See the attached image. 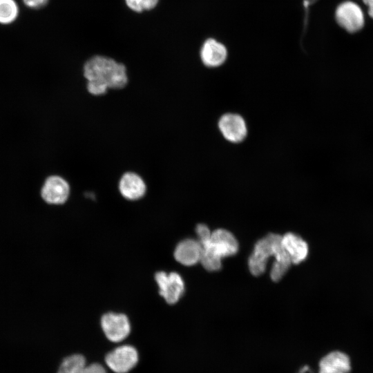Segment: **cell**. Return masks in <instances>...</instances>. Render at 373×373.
I'll return each mask as SVG.
<instances>
[{
    "mask_svg": "<svg viewBox=\"0 0 373 373\" xmlns=\"http://www.w3.org/2000/svg\"><path fill=\"white\" fill-rule=\"evenodd\" d=\"M83 75L86 80V88L94 97L105 95L108 90H122L128 82L124 64L102 55H96L86 61Z\"/></svg>",
    "mask_w": 373,
    "mask_h": 373,
    "instance_id": "obj_1",
    "label": "cell"
},
{
    "mask_svg": "<svg viewBox=\"0 0 373 373\" xmlns=\"http://www.w3.org/2000/svg\"><path fill=\"white\" fill-rule=\"evenodd\" d=\"M200 243L202 247L200 262L205 269L210 271L219 270L222 267V259L235 255L238 250L235 236L223 229L213 231L207 240Z\"/></svg>",
    "mask_w": 373,
    "mask_h": 373,
    "instance_id": "obj_2",
    "label": "cell"
},
{
    "mask_svg": "<svg viewBox=\"0 0 373 373\" xmlns=\"http://www.w3.org/2000/svg\"><path fill=\"white\" fill-rule=\"evenodd\" d=\"M273 256L275 262L287 263L290 258L281 244V236L269 233L259 240L255 245L249 258L248 265L254 276L261 275L266 269L268 259Z\"/></svg>",
    "mask_w": 373,
    "mask_h": 373,
    "instance_id": "obj_3",
    "label": "cell"
},
{
    "mask_svg": "<svg viewBox=\"0 0 373 373\" xmlns=\"http://www.w3.org/2000/svg\"><path fill=\"white\" fill-rule=\"evenodd\" d=\"M366 12L358 2L345 0L340 2L334 10L336 23L348 33L361 31L366 22Z\"/></svg>",
    "mask_w": 373,
    "mask_h": 373,
    "instance_id": "obj_4",
    "label": "cell"
},
{
    "mask_svg": "<svg viewBox=\"0 0 373 373\" xmlns=\"http://www.w3.org/2000/svg\"><path fill=\"white\" fill-rule=\"evenodd\" d=\"M218 128L222 137L229 142H242L248 133L246 121L242 115L235 113L222 115L218 121Z\"/></svg>",
    "mask_w": 373,
    "mask_h": 373,
    "instance_id": "obj_5",
    "label": "cell"
},
{
    "mask_svg": "<svg viewBox=\"0 0 373 373\" xmlns=\"http://www.w3.org/2000/svg\"><path fill=\"white\" fill-rule=\"evenodd\" d=\"M139 354L137 350L129 345L119 346L108 352L105 357L107 366L115 373H126L137 363Z\"/></svg>",
    "mask_w": 373,
    "mask_h": 373,
    "instance_id": "obj_6",
    "label": "cell"
},
{
    "mask_svg": "<svg viewBox=\"0 0 373 373\" xmlns=\"http://www.w3.org/2000/svg\"><path fill=\"white\" fill-rule=\"evenodd\" d=\"M155 279L160 289V294L169 304H175L181 298L184 290V281L176 272L169 274L158 271L155 275Z\"/></svg>",
    "mask_w": 373,
    "mask_h": 373,
    "instance_id": "obj_7",
    "label": "cell"
},
{
    "mask_svg": "<svg viewBox=\"0 0 373 373\" xmlns=\"http://www.w3.org/2000/svg\"><path fill=\"white\" fill-rule=\"evenodd\" d=\"M101 326L106 337L114 343L122 341L131 332L130 322L123 314H105L102 317Z\"/></svg>",
    "mask_w": 373,
    "mask_h": 373,
    "instance_id": "obj_8",
    "label": "cell"
},
{
    "mask_svg": "<svg viewBox=\"0 0 373 373\" xmlns=\"http://www.w3.org/2000/svg\"><path fill=\"white\" fill-rule=\"evenodd\" d=\"M202 63L208 68H218L223 65L228 57L226 46L214 38H209L202 44L200 50Z\"/></svg>",
    "mask_w": 373,
    "mask_h": 373,
    "instance_id": "obj_9",
    "label": "cell"
},
{
    "mask_svg": "<svg viewBox=\"0 0 373 373\" xmlns=\"http://www.w3.org/2000/svg\"><path fill=\"white\" fill-rule=\"evenodd\" d=\"M146 184L144 178L135 171H126L118 182V189L122 196L128 200H137L144 197L146 192Z\"/></svg>",
    "mask_w": 373,
    "mask_h": 373,
    "instance_id": "obj_10",
    "label": "cell"
},
{
    "mask_svg": "<svg viewBox=\"0 0 373 373\" xmlns=\"http://www.w3.org/2000/svg\"><path fill=\"white\" fill-rule=\"evenodd\" d=\"M42 198L49 204H61L66 202L70 194V186L61 177H49L41 189Z\"/></svg>",
    "mask_w": 373,
    "mask_h": 373,
    "instance_id": "obj_11",
    "label": "cell"
},
{
    "mask_svg": "<svg viewBox=\"0 0 373 373\" xmlns=\"http://www.w3.org/2000/svg\"><path fill=\"white\" fill-rule=\"evenodd\" d=\"M350 370L349 356L338 350L325 354L317 363V373H349Z\"/></svg>",
    "mask_w": 373,
    "mask_h": 373,
    "instance_id": "obj_12",
    "label": "cell"
},
{
    "mask_svg": "<svg viewBox=\"0 0 373 373\" xmlns=\"http://www.w3.org/2000/svg\"><path fill=\"white\" fill-rule=\"evenodd\" d=\"M173 255L180 264L192 266L200 261L202 247L198 240L186 238L177 245Z\"/></svg>",
    "mask_w": 373,
    "mask_h": 373,
    "instance_id": "obj_13",
    "label": "cell"
},
{
    "mask_svg": "<svg viewBox=\"0 0 373 373\" xmlns=\"http://www.w3.org/2000/svg\"><path fill=\"white\" fill-rule=\"evenodd\" d=\"M281 244L289 256L291 263L299 264L307 256L308 245L307 242L298 235L287 233L281 236Z\"/></svg>",
    "mask_w": 373,
    "mask_h": 373,
    "instance_id": "obj_14",
    "label": "cell"
},
{
    "mask_svg": "<svg viewBox=\"0 0 373 373\" xmlns=\"http://www.w3.org/2000/svg\"><path fill=\"white\" fill-rule=\"evenodd\" d=\"M86 359L82 354H73L65 358L57 373H84L86 368Z\"/></svg>",
    "mask_w": 373,
    "mask_h": 373,
    "instance_id": "obj_15",
    "label": "cell"
},
{
    "mask_svg": "<svg viewBox=\"0 0 373 373\" xmlns=\"http://www.w3.org/2000/svg\"><path fill=\"white\" fill-rule=\"evenodd\" d=\"M19 8L15 0H0V23L9 24L16 20Z\"/></svg>",
    "mask_w": 373,
    "mask_h": 373,
    "instance_id": "obj_16",
    "label": "cell"
},
{
    "mask_svg": "<svg viewBox=\"0 0 373 373\" xmlns=\"http://www.w3.org/2000/svg\"><path fill=\"white\" fill-rule=\"evenodd\" d=\"M158 1L159 0H125L127 6L137 12L153 9Z\"/></svg>",
    "mask_w": 373,
    "mask_h": 373,
    "instance_id": "obj_17",
    "label": "cell"
},
{
    "mask_svg": "<svg viewBox=\"0 0 373 373\" xmlns=\"http://www.w3.org/2000/svg\"><path fill=\"white\" fill-rule=\"evenodd\" d=\"M198 240L200 242L207 240L211 236V231L208 227L204 224H199L195 229Z\"/></svg>",
    "mask_w": 373,
    "mask_h": 373,
    "instance_id": "obj_18",
    "label": "cell"
},
{
    "mask_svg": "<svg viewBox=\"0 0 373 373\" xmlns=\"http://www.w3.org/2000/svg\"><path fill=\"white\" fill-rule=\"evenodd\" d=\"M49 0H23V3L29 8L39 9L48 2Z\"/></svg>",
    "mask_w": 373,
    "mask_h": 373,
    "instance_id": "obj_19",
    "label": "cell"
},
{
    "mask_svg": "<svg viewBox=\"0 0 373 373\" xmlns=\"http://www.w3.org/2000/svg\"><path fill=\"white\" fill-rule=\"evenodd\" d=\"M84 373H106V371L101 364L95 363L86 365Z\"/></svg>",
    "mask_w": 373,
    "mask_h": 373,
    "instance_id": "obj_20",
    "label": "cell"
},
{
    "mask_svg": "<svg viewBox=\"0 0 373 373\" xmlns=\"http://www.w3.org/2000/svg\"><path fill=\"white\" fill-rule=\"evenodd\" d=\"M366 8L367 15L373 20V0H362Z\"/></svg>",
    "mask_w": 373,
    "mask_h": 373,
    "instance_id": "obj_21",
    "label": "cell"
}]
</instances>
